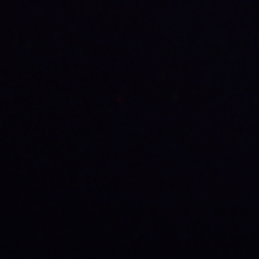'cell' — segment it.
I'll use <instances>...</instances> for the list:
<instances>
[]
</instances>
